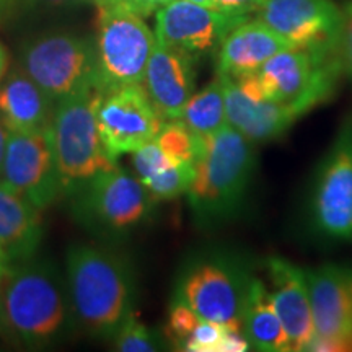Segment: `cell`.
<instances>
[{"label": "cell", "instance_id": "6da1fadb", "mask_svg": "<svg viewBox=\"0 0 352 352\" xmlns=\"http://www.w3.org/2000/svg\"><path fill=\"white\" fill-rule=\"evenodd\" d=\"M67 290L74 315L88 331L114 336L132 314L134 283L126 263L94 246L67 254Z\"/></svg>", "mask_w": 352, "mask_h": 352}, {"label": "cell", "instance_id": "7a4b0ae2", "mask_svg": "<svg viewBox=\"0 0 352 352\" xmlns=\"http://www.w3.org/2000/svg\"><path fill=\"white\" fill-rule=\"evenodd\" d=\"M69 320L64 285L50 267L12 264L0 276V329L26 346L50 344Z\"/></svg>", "mask_w": 352, "mask_h": 352}, {"label": "cell", "instance_id": "3957f363", "mask_svg": "<svg viewBox=\"0 0 352 352\" xmlns=\"http://www.w3.org/2000/svg\"><path fill=\"white\" fill-rule=\"evenodd\" d=\"M254 165L250 140L230 126L206 138L186 195L201 222L212 223L236 212L248 189Z\"/></svg>", "mask_w": 352, "mask_h": 352}, {"label": "cell", "instance_id": "277c9868", "mask_svg": "<svg viewBox=\"0 0 352 352\" xmlns=\"http://www.w3.org/2000/svg\"><path fill=\"white\" fill-rule=\"evenodd\" d=\"M101 95L103 91L96 87H87L56 103L51 131L64 189L76 188L100 171L116 166L101 144L96 124Z\"/></svg>", "mask_w": 352, "mask_h": 352}, {"label": "cell", "instance_id": "5b68a950", "mask_svg": "<svg viewBox=\"0 0 352 352\" xmlns=\"http://www.w3.org/2000/svg\"><path fill=\"white\" fill-rule=\"evenodd\" d=\"M155 41L142 16L122 7H98L95 43L98 90L107 94L142 83Z\"/></svg>", "mask_w": 352, "mask_h": 352}, {"label": "cell", "instance_id": "8992f818", "mask_svg": "<svg viewBox=\"0 0 352 352\" xmlns=\"http://www.w3.org/2000/svg\"><path fill=\"white\" fill-rule=\"evenodd\" d=\"M342 67L341 56H323L307 50L283 51L256 72L263 91L298 118L333 95Z\"/></svg>", "mask_w": 352, "mask_h": 352}, {"label": "cell", "instance_id": "52a82bcc", "mask_svg": "<svg viewBox=\"0 0 352 352\" xmlns=\"http://www.w3.org/2000/svg\"><path fill=\"white\" fill-rule=\"evenodd\" d=\"M250 280L248 270L236 259L204 258L184 271L175 298L186 303L202 320L241 331V308Z\"/></svg>", "mask_w": 352, "mask_h": 352}, {"label": "cell", "instance_id": "ba28073f", "mask_svg": "<svg viewBox=\"0 0 352 352\" xmlns=\"http://www.w3.org/2000/svg\"><path fill=\"white\" fill-rule=\"evenodd\" d=\"M20 67L56 103L96 87L95 46L74 34H46L30 41L21 51Z\"/></svg>", "mask_w": 352, "mask_h": 352}, {"label": "cell", "instance_id": "9c48e42d", "mask_svg": "<svg viewBox=\"0 0 352 352\" xmlns=\"http://www.w3.org/2000/svg\"><path fill=\"white\" fill-rule=\"evenodd\" d=\"M259 20L294 47L323 56H341L342 10L331 0H266Z\"/></svg>", "mask_w": 352, "mask_h": 352}, {"label": "cell", "instance_id": "30bf717a", "mask_svg": "<svg viewBox=\"0 0 352 352\" xmlns=\"http://www.w3.org/2000/svg\"><path fill=\"white\" fill-rule=\"evenodd\" d=\"M0 176L39 210L51 206L64 192L51 126L34 132H8Z\"/></svg>", "mask_w": 352, "mask_h": 352}, {"label": "cell", "instance_id": "8fae6325", "mask_svg": "<svg viewBox=\"0 0 352 352\" xmlns=\"http://www.w3.org/2000/svg\"><path fill=\"white\" fill-rule=\"evenodd\" d=\"M164 122L140 83L101 95L96 124L101 144L114 162L155 140Z\"/></svg>", "mask_w": 352, "mask_h": 352}, {"label": "cell", "instance_id": "7c38bea8", "mask_svg": "<svg viewBox=\"0 0 352 352\" xmlns=\"http://www.w3.org/2000/svg\"><path fill=\"white\" fill-rule=\"evenodd\" d=\"M76 188H80L78 215L111 232L138 226L147 217L153 202L144 183L118 166L100 171Z\"/></svg>", "mask_w": 352, "mask_h": 352}, {"label": "cell", "instance_id": "4fadbf2b", "mask_svg": "<svg viewBox=\"0 0 352 352\" xmlns=\"http://www.w3.org/2000/svg\"><path fill=\"white\" fill-rule=\"evenodd\" d=\"M245 20L248 16L232 15L189 0H173L157 12L155 38L195 57L219 51L223 38Z\"/></svg>", "mask_w": 352, "mask_h": 352}, {"label": "cell", "instance_id": "5bb4252c", "mask_svg": "<svg viewBox=\"0 0 352 352\" xmlns=\"http://www.w3.org/2000/svg\"><path fill=\"white\" fill-rule=\"evenodd\" d=\"M314 217L327 235L352 239V118L342 124L316 179Z\"/></svg>", "mask_w": 352, "mask_h": 352}, {"label": "cell", "instance_id": "9a60e30c", "mask_svg": "<svg viewBox=\"0 0 352 352\" xmlns=\"http://www.w3.org/2000/svg\"><path fill=\"white\" fill-rule=\"evenodd\" d=\"M217 77L223 83L227 124L248 140L279 138L297 120L287 107L266 96L256 72L239 78Z\"/></svg>", "mask_w": 352, "mask_h": 352}, {"label": "cell", "instance_id": "2e32d148", "mask_svg": "<svg viewBox=\"0 0 352 352\" xmlns=\"http://www.w3.org/2000/svg\"><path fill=\"white\" fill-rule=\"evenodd\" d=\"M307 283L315 336L342 349L352 341V267L327 264L308 271Z\"/></svg>", "mask_w": 352, "mask_h": 352}, {"label": "cell", "instance_id": "e0dca14e", "mask_svg": "<svg viewBox=\"0 0 352 352\" xmlns=\"http://www.w3.org/2000/svg\"><path fill=\"white\" fill-rule=\"evenodd\" d=\"M142 87L165 121L179 120L184 107L195 95V57L157 39Z\"/></svg>", "mask_w": 352, "mask_h": 352}, {"label": "cell", "instance_id": "ac0fdd59", "mask_svg": "<svg viewBox=\"0 0 352 352\" xmlns=\"http://www.w3.org/2000/svg\"><path fill=\"white\" fill-rule=\"evenodd\" d=\"M267 271L272 283L271 297L289 338L290 351H305L315 336L307 274L280 258H271Z\"/></svg>", "mask_w": 352, "mask_h": 352}, {"label": "cell", "instance_id": "d6986e66", "mask_svg": "<svg viewBox=\"0 0 352 352\" xmlns=\"http://www.w3.org/2000/svg\"><path fill=\"white\" fill-rule=\"evenodd\" d=\"M287 39L263 20H245L223 38L217 51V76L239 78L258 72L271 57L292 50Z\"/></svg>", "mask_w": 352, "mask_h": 352}, {"label": "cell", "instance_id": "ffe728a7", "mask_svg": "<svg viewBox=\"0 0 352 352\" xmlns=\"http://www.w3.org/2000/svg\"><path fill=\"white\" fill-rule=\"evenodd\" d=\"M43 239L39 209L0 179V248L10 264L30 261Z\"/></svg>", "mask_w": 352, "mask_h": 352}, {"label": "cell", "instance_id": "44dd1931", "mask_svg": "<svg viewBox=\"0 0 352 352\" xmlns=\"http://www.w3.org/2000/svg\"><path fill=\"white\" fill-rule=\"evenodd\" d=\"M56 101L23 70L0 83V120L10 132H34L51 126Z\"/></svg>", "mask_w": 352, "mask_h": 352}, {"label": "cell", "instance_id": "7402d4cb", "mask_svg": "<svg viewBox=\"0 0 352 352\" xmlns=\"http://www.w3.org/2000/svg\"><path fill=\"white\" fill-rule=\"evenodd\" d=\"M241 333L252 349L264 352L290 351V342L277 315L271 292L252 277L241 308Z\"/></svg>", "mask_w": 352, "mask_h": 352}, {"label": "cell", "instance_id": "603a6c76", "mask_svg": "<svg viewBox=\"0 0 352 352\" xmlns=\"http://www.w3.org/2000/svg\"><path fill=\"white\" fill-rule=\"evenodd\" d=\"M179 120L201 138H210L226 127V98H223L222 80L215 77V80L202 88L199 94L192 95Z\"/></svg>", "mask_w": 352, "mask_h": 352}, {"label": "cell", "instance_id": "cb8c5ba5", "mask_svg": "<svg viewBox=\"0 0 352 352\" xmlns=\"http://www.w3.org/2000/svg\"><path fill=\"white\" fill-rule=\"evenodd\" d=\"M155 142L176 164L196 165L206 148V138L197 135L182 120L165 121Z\"/></svg>", "mask_w": 352, "mask_h": 352}, {"label": "cell", "instance_id": "d4e9b609", "mask_svg": "<svg viewBox=\"0 0 352 352\" xmlns=\"http://www.w3.org/2000/svg\"><path fill=\"white\" fill-rule=\"evenodd\" d=\"M196 168L195 165L188 164H173L162 170L152 178L145 179L144 186L151 192L153 201L173 199L182 195H186L192 179H195Z\"/></svg>", "mask_w": 352, "mask_h": 352}, {"label": "cell", "instance_id": "484cf974", "mask_svg": "<svg viewBox=\"0 0 352 352\" xmlns=\"http://www.w3.org/2000/svg\"><path fill=\"white\" fill-rule=\"evenodd\" d=\"M114 344L121 352H153L160 349L155 333L140 323L138 316L131 314L121 328L114 334Z\"/></svg>", "mask_w": 352, "mask_h": 352}, {"label": "cell", "instance_id": "4316f807", "mask_svg": "<svg viewBox=\"0 0 352 352\" xmlns=\"http://www.w3.org/2000/svg\"><path fill=\"white\" fill-rule=\"evenodd\" d=\"M132 155H134L132 157V164H134V170L140 182L152 178V176L160 173L162 170L173 164V160L162 151L160 145L155 140L142 145L138 151L132 152Z\"/></svg>", "mask_w": 352, "mask_h": 352}, {"label": "cell", "instance_id": "83f0119b", "mask_svg": "<svg viewBox=\"0 0 352 352\" xmlns=\"http://www.w3.org/2000/svg\"><path fill=\"white\" fill-rule=\"evenodd\" d=\"M202 318L196 314L192 308H189L186 303L182 300H173L168 315V336L176 344L184 346L188 338L191 336L197 324Z\"/></svg>", "mask_w": 352, "mask_h": 352}, {"label": "cell", "instance_id": "f1b7e54d", "mask_svg": "<svg viewBox=\"0 0 352 352\" xmlns=\"http://www.w3.org/2000/svg\"><path fill=\"white\" fill-rule=\"evenodd\" d=\"M226 329L227 328L223 324L201 320L188 341L184 342L183 349L192 352H219L220 341H222Z\"/></svg>", "mask_w": 352, "mask_h": 352}, {"label": "cell", "instance_id": "f546056e", "mask_svg": "<svg viewBox=\"0 0 352 352\" xmlns=\"http://www.w3.org/2000/svg\"><path fill=\"white\" fill-rule=\"evenodd\" d=\"M342 39H341V57L342 67L352 77V2H347L342 8Z\"/></svg>", "mask_w": 352, "mask_h": 352}, {"label": "cell", "instance_id": "4dcf8cb0", "mask_svg": "<svg viewBox=\"0 0 352 352\" xmlns=\"http://www.w3.org/2000/svg\"><path fill=\"white\" fill-rule=\"evenodd\" d=\"M215 10L232 13V15L248 16L250 13L259 12L266 0H214Z\"/></svg>", "mask_w": 352, "mask_h": 352}, {"label": "cell", "instance_id": "1f68e13d", "mask_svg": "<svg viewBox=\"0 0 352 352\" xmlns=\"http://www.w3.org/2000/svg\"><path fill=\"white\" fill-rule=\"evenodd\" d=\"M170 2L173 0H118L116 6L113 7H122L139 16H148L152 13H157L162 7L168 6Z\"/></svg>", "mask_w": 352, "mask_h": 352}, {"label": "cell", "instance_id": "d6a6232c", "mask_svg": "<svg viewBox=\"0 0 352 352\" xmlns=\"http://www.w3.org/2000/svg\"><path fill=\"white\" fill-rule=\"evenodd\" d=\"M8 131L7 126L3 124V121L0 120V175H2L3 168V158H6V151H7V140H8Z\"/></svg>", "mask_w": 352, "mask_h": 352}, {"label": "cell", "instance_id": "836d02e7", "mask_svg": "<svg viewBox=\"0 0 352 352\" xmlns=\"http://www.w3.org/2000/svg\"><path fill=\"white\" fill-rule=\"evenodd\" d=\"M8 74V52L2 43H0V83Z\"/></svg>", "mask_w": 352, "mask_h": 352}, {"label": "cell", "instance_id": "e575fe53", "mask_svg": "<svg viewBox=\"0 0 352 352\" xmlns=\"http://www.w3.org/2000/svg\"><path fill=\"white\" fill-rule=\"evenodd\" d=\"M34 3H44V6L52 7H64V6H76V3L82 2V0H30Z\"/></svg>", "mask_w": 352, "mask_h": 352}, {"label": "cell", "instance_id": "d590c367", "mask_svg": "<svg viewBox=\"0 0 352 352\" xmlns=\"http://www.w3.org/2000/svg\"><path fill=\"white\" fill-rule=\"evenodd\" d=\"M12 264L8 263V259H7V256L6 254H3V252H2V248H0V276L3 274V272H6L8 267H10Z\"/></svg>", "mask_w": 352, "mask_h": 352}, {"label": "cell", "instance_id": "8d00e7d4", "mask_svg": "<svg viewBox=\"0 0 352 352\" xmlns=\"http://www.w3.org/2000/svg\"><path fill=\"white\" fill-rule=\"evenodd\" d=\"M16 0H0V15L2 13H6L7 10H10V8L15 6Z\"/></svg>", "mask_w": 352, "mask_h": 352}, {"label": "cell", "instance_id": "74e56055", "mask_svg": "<svg viewBox=\"0 0 352 352\" xmlns=\"http://www.w3.org/2000/svg\"><path fill=\"white\" fill-rule=\"evenodd\" d=\"M96 7H113L116 6L118 0H91Z\"/></svg>", "mask_w": 352, "mask_h": 352}, {"label": "cell", "instance_id": "f35d334b", "mask_svg": "<svg viewBox=\"0 0 352 352\" xmlns=\"http://www.w3.org/2000/svg\"><path fill=\"white\" fill-rule=\"evenodd\" d=\"M189 2H195V3H199L202 7H209V8H215V3L214 0H189Z\"/></svg>", "mask_w": 352, "mask_h": 352}]
</instances>
